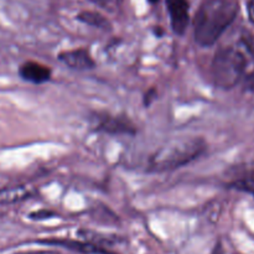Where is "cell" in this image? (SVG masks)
Returning a JSON list of instances; mask_svg holds the SVG:
<instances>
[{
  "label": "cell",
  "instance_id": "cell-1",
  "mask_svg": "<svg viewBox=\"0 0 254 254\" xmlns=\"http://www.w3.org/2000/svg\"><path fill=\"white\" fill-rule=\"evenodd\" d=\"M213 83L231 89L243 83L254 89V37L243 32L230 44L220 47L211 66Z\"/></svg>",
  "mask_w": 254,
  "mask_h": 254
},
{
  "label": "cell",
  "instance_id": "cell-2",
  "mask_svg": "<svg viewBox=\"0 0 254 254\" xmlns=\"http://www.w3.org/2000/svg\"><path fill=\"white\" fill-rule=\"evenodd\" d=\"M236 0H206L193 20V37L196 44L210 47L216 44L232 25L238 15Z\"/></svg>",
  "mask_w": 254,
  "mask_h": 254
},
{
  "label": "cell",
  "instance_id": "cell-3",
  "mask_svg": "<svg viewBox=\"0 0 254 254\" xmlns=\"http://www.w3.org/2000/svg\"><path fill=\"white\" fill-rule=\"evenodd\" d=\"M206 150V141L201 138H181L161 146L150 158L148 168L154 173H164L183 168L196 160Z\"/></svg>",
  "mask_w": 254,
  "mask_h": 254
},
{
  "label": "cell",
  "instance_id": "cell-4",
  "mask_svg": "<svg viewBox=\"0 0 254 254\" xmlns=\"http://www.w3.org/2000/svg\"><path fill=\"white\" fill-rule=\"evenodd\" d=\"M94 130L111 135H134L136 127L128 117L113 116L109 113H96L92 118Z\"/></svg>",
  "mask_w": 254,
  "mask_h": 254
},
{
  "label": "cell",
  "instance_id": "cell-5",
  "mask_svg": "<svg viewBox=\"0 0 254 254\" xmlns=\"http://www.w3.org/2000/svg\"><path fill=\"white\" fill-rule=\"evenodd\" d=\"M226 186L254 196V160L231 166L225 174Z\"/></svg>",
  "mask_w": 254,
  "mask_h": 254
},
{
  "label": "cell",
  "instance_id": "cell-6",
  "mask_svg": "<svg viewBox=\"0 0 254 254\" xmlns=\"http://www.w3.org/2000/svg\"><path fill=\"white\" fill-rule=\"evenodd\" d=\"M166 9L170 16L173 31L178 35L185 34L190 22V4L189 0H165Z\"/></svg>",
  "mask_w": 254,
  "mask_h": 254
},
{
  "label": "cell",
  "instance_id": "cell-7",
  "mask_svg": "<svg viewBox=\"0 0 254 254\" xmlns=\"http://www.w3.org/2000/svg\"><path fill=\"white\" fill-rule=\"evenodd\" d=\"M57 59L72 69H91L96 66L93 57L87 49H73L59 54Z\"/></svg>",
  "mask_w": 254,
  "mask_h": 254
},
{
  "label": "cell",
  "instance_id": "cell-8",
  "mask_svg": "<svg viewBox=\"0 0 254 254\" xmlns=\"http://www.w3.org/2000/svg\"><path fill=\"white\" fill-rule=\"evenodd\" d=\"M40 243L50 246H59V247L67 248V250L74 251L78 253L84 254H116L102 246L96 245L93 242H81V241H72V240H45L40 241Z\"/></svg>",
  "mask_w": 254,
  "mask_h": 254
},
{
  "label": "cell",
  "instance_id": "cell-9",
  "mask_svg": "<svg viewBox=\"0 0 254 254\" xmlns=\"http://www.w3.org/2000/svg\"><path fill=\"white\" fill-rule=\"evenodd\" d=\"M19 74L24 81L41 84L51 79L52 71L50 67L39 64V62L26 61L19 67Z\"/></svg>",
  "mask_w": 254,
  "mask_h": 254
},
{
  "label": "cell",
  "instance_id": "cell-10",
  "mask_svg": "<svg viewBox=\"0 0 254 254\" xmlns=\"http://www.w3.org/2000/svg\"><path fill=\"white\" fill-rule=\"evenodd\" d=\"M37 190L29 185H19L0 190V205H12L35 197Z\"/></svg>",
  "mask_w": 254,
  "mask_h": 254
},
{
  "label": "cell",
  "instance_id": "cell-11",
  "mask_svg": "<svg viewBox=\"0 0 254 254\" xmlns=\"http://www.w3.org/2000/svg\"><path fill=\"white\" fill-rule=\"evenodd\" d=\"M77 20L83 24L88 25V26L97 27V29L101 30H111L112 25L109 22V20L107 19L104 15L99 14L97 11H81L78 15H77Z\"/></svg>",
  "mask_w": 254,
  "mask_h": 254
},
{
  "label": "cell",
  "instance_id": "cell-12",
  "mask_svg": "<svg viewBox=\"0 0 254 254\" xmlns=\"http://www.w3.org/2000/svg\"><path fill=\"white\" fill-rule=\"evenodd\" d=\"M89 1H92L102 9L107 10V11L114 12L119 9L123 0H89Z\"/></svg>",
  "mask_w": 254,
  "mask_h": 254
},
{
  "label": "cell",
  "instance_id": "cell-13",
  "mask_svg": "<svg viewBox=\"0 0 254 254\" xmlns=\"http://www.w3.org/2000/svg\"><path fill=\"white\" fill-rule=\"evenodd\" d=\"M55 213L51 211L42 210V211H36V212H32L29 215V218L31 220H45V218H51L54 217Z\"/></svg>",
  "mask_w": 254,
  "mask_h": 254
},
{
  "label": "cell",
  "instance_id": "cell-14",
  "mask_svg": "<svg viewBox=\"0 0 254 254\" xmlns=\"http://www.w3.org/2000/svg\"><path fill=\"white\" fill-rule=\"evenodd\" d=\"M247 10H248V17H250L251 22H252L254 26V0H250Z\"/></svg>",
  "mask_w": 254,
  "mask_h": 254
},
{
  "label": "cell",
  "instance_id": "cell-15",
  "mask_svg": "<svg viewBox=\"0 0 254 254\" xmlns=\"http://www.w3.org/2000/svg\"><path fill=\"white\" fill-rule=\"evenodd\" d=\"M148 1H149V2H150V4H151V5H154V4H156V2H158V1H159V0H148Z\"/></svg>",
  "mask_w": 254,
  "mask_h": 254
}]
</instances>
